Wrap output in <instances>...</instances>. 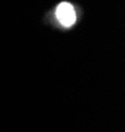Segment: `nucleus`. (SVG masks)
Masks as SVG:
<instances>
[{
    "label": "nucleus",
    "instance_id": "nucleus-1",
    "mask_svg": "<svg viewBox=\"0 0 125 132\" xmlns=\"http://www.w3.org/2000/svg\"><path fill=\"white\" fill-rule=\"evenodd\" d=\"M55 16H57V20L61 23V25H63L65 28L73 27L76 21L75 8L69 2H62L58 4V7L55 9Z\"/></svg>",
    "mask_w": 125,
    "mask_h": 132
}]
</instances>
